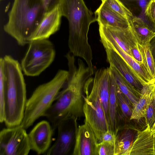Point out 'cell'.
I'll return each instance as SVG.
<instances>
[{"mask_svg": "<svg viewBox=\"0 0 155 155\" xmlns=\"http://www.w3.org/2000/svg\"><path fill=\"white\" fill-rule=\"evenodd\" d=\"M67 60L68 74L66 82L43 116L51 122L54 130L63 120H77L84 116V87L94 74L82 60L78 59L77 66L74 57H69Z\"/></svg>", "mask_w": 155, "mask_h": 155, "instance_id": "6da1fadb", "label": "cell"}, {"mask_svg": "<svg viewBox=\"0 0 155 155\" xmlns=\"http://www.w3.org/2000/svg\"><path fill=\"white\" fill-rule=\"evenodd\" d=\"M57 3L62 16L68 21L70 52L75 57L83 59L93 71L92 53L88 34L91 24L97 21L95 14L87 8L84 0H58Z\"/></svg>", "mask_w": 155, "mask_h": 155, "instance_id": "7a4b0ae2", "label": "cell"}, {"mask_svg": "<svg viewBox=\"0 0 155 155\" xmlns=\"http://www.w3.org/2000/svg\"><path fill=\"white\" fill-rule=\"evenodd\" d=\"M5 82L4 95V123L7 127L20 125L23 120L26 89L21 64L9 55L1 58Z\"/></svg>", "mask_w": 155, "mask_h": 155, "instance_id": "3957f363", "label": "cell"}, {"mask_svg": "<svg viewBox=\"0 0 155 155\" xmlns=\"http://www.w3.org/2000/svg\"><path fill=\"white\" fill-rule=\"evenodd\" d=\"M48 11L43 0H14L4 30L18 45L28 44Z\"/></svg>", "mask_w": 155, "mask_h": 155, "instance_id": "277c9868", "label": "cell"}, {"mask_svg": "<svg viewBox=\"0 0 155 155\" xmlns=\"http://www.w3.org/2000/svg\"><path fill=\"white\" fill-rule=\"evenodd\" d=\"M68 74V71L59 70L51 80L36 88L27 101L21 124L23 128L27 129L40 117L44 116L63 87Z\"/></svg>", "mask_w": 155, "mask_h": 155, "instance_id": "5b68a950", "label": "cell"}, {"mask_svg": "<svg viewBox=\"0 0 155 155\" xmlns=\"http://www.w3.org/2000/svg\"><path fill=\"white\" fill-rule=\"evenodd\" d=\"M21 65L24 74L28 76H38L53 61L56 54L54 47L48 39L32 40Z\"/></svg>", "mask_w": 155, "mask_h": 155, "instance_id": "8992f818", "label": "cell"}, {"mask_svg": "<svg viewBox=\"0 0 155 155\" xmlns=\"http://www.w3.org/2000/svg\"><path fill=\"white\" fill-rule=\"evenodd\" d=\"M83 108L84 122L94 133L98 143L103 134L109 129L103 108L96 87L92 81H88L84 90Z\"/></svg>", "mask_w": 155, "mask_h": 155, "instance_id": "52a82bcc", "label": "cell"}, {"mask_svg": "<svg viewBox=\"0 0 155 155\" xmlns=\"http://www.w3.org/2000/svg\"><path fill=\"white\" fill-rule=\"evenodd\" d=\"M26 129L21 125L0 132V155H27L31 150Z\"/></svg>", "mask_w": 155, "mask_h": 155, "instance_id": "ba28073f", "label": "cell"}, {"mask_svg": "<svg viewBox=\"0 0 155 155\" xmlns=\"http://www.w3.org/2000/svg\"><path fill=\"white\" fill-rule=\"evenodd\" d=\"M99 25L100 41L103 45H106L117 52L125 61L135 77L143 85L151 81L153 79L148 74L143 65L139 64L118 45L104 25Z\"/></svg>", "mask_w": 155, "mask_h": 155, "instance_id": "9c48e42d", "label": "cell"}, {"mask_svg": "<svg viewBox=\"0 0 155 155\" xmlns=\"http://www.w3.org/2000/svg\"><path fill=\"white\" fill-rule=\"evenodd\" d=\"M77 120L68 119L59 123L57 128L58 131L57 139L45 154L67 155L69 154L75 140L77 127Z\"/></svg>", "mask_w": 155, "mask_h": 155, "instance_id": "30bf717a", "label": "cell"}, {"mask_svg": "<svg viewBox=\"0 0 155 155\" xmlns=\"http://www.w3.org/2000/svg\"><path fill=\"white\" fill-rule=\"evenodd\" d=\"M54 131L47 121L38 123L28 134L31 150L38 154H45L50 147Z\"/></svg>", "mask_w": 155, "mask_h": 155, "instance_id": "8fae6325", "label": "cell"}, {"mask_svg": "<svg viewBox=\"0 0 155 155\" xmlns=\"http://www.w3.org/2000/svg\"><path fill=\"white\" fill-rule=\"evenodd\" d=\"M72 155H97V140L93 130L86 122L77 127Z\"/></svg>", "mask_w": 155, "mask_h": 155, "instance_id": "7c38bea8", "label": "cell"}, {"mask_svg": "<svg viewBox=\"0 0 155 155\" xmlns=\"http://www.w3.org/2000/svg\"><path fill=\"white\" fill-rule=\"evenodd\" d=\"M62 16L58 5L57 3L45 14L31 37L30 41L36 40L48 39L51 35L59 29Z\"/></svg>", "mask_w": 155, "mask_h": 155, "instance_id": "4fadbf2b", "label": "cell"}, {"mask_svg": "<svg viewBox=\"0 0 155 155\" xmlns=\"http://www.w3.org/2000/svg\"><path fill=\"white\" fill-rule=\"evenodd\" d=\"M110 65L114 67L124 78L140 94L143 85L135 77L123 58L110 47L103 45Z\"/></svg>", "mask_w": 155, "mask_h": 155, "instance_id": "5bb4252c", "label": "cell"}, {"mask_svg": "<svg viewBox=\"0 0 155 155\" xmlns=\"http://www.w3.org/2000/svg\"><path fill=\"white\" fill-rule=\"evenodd\" d=\"M110 69L102 68L97 70L92 78L93 83L97 89L104 111L106 118L110 129L108 108L110 95Z\"/></svg>", "mask_w": 155, "mask_h": 155, "instance_id": "9a60e30c", "label": "cell"}, {"mask_svg": "<svg viewBox=\"0 0 155 155\" xmlns=\"http://www.w3.org/2000/svg\"><path fill=\"white\" fill-rule=\"evenodd\" d=\"M154 134L147 125L144 130L137 131L136 138L127 155H154Z\"/></svg>", "mask_w": 155, "mask_h": 155, "instance_id": "2e32d148", "label": "cell"}, {"mask_svg": "<svg viewBox=\"0 0 155 155\" xmlns=\"http://www.w3.org/2000/svg\"><path fill=\"white\" fill-rule=\"evenodd\" d=\"M110 71L108 108V117L110 129L117 134L120 128V123L122 119L117 97L116 91L117 85L111 70Z\"/></svg>", "mask_w": 155, "mask_h": 155, "instance_id": "e0dca14e", "label": "cell"}, {"mask_svg": "<svg viewBox=\"0 0 155 155\" xmlns=\"http://www.w3.org/2000/svg\"><path fill=\"white\" fill-rule=\"evenodd\" d=\"M98 25L126 28L130 25L129 21L101 4L94 12Z\"/></svg>", "mask_w": 155, "mask_h": 155, "instance_id": "ac0fdd59", "label": "cell"}, {"mask_svg": "<svg viewBox=\"0 0 155 155\" xmlns=\"http://www.w3.org/2000/svg\"><path fill=\"white\" fill-rule=\"evenodd\" d=\"M155 79L143 85L139 100L134 107L130 120H139L144 117L146 110L150 102Z\"/></svg>", "mask_w": 155, "mask_h": 155, "instance_id": "d6986e66", "label": "cell"}, {"mask_svg": "<svg viewBox=\"0 0 155 155\" xmlns=\"http://www.w3.org/2000/svg\"><path fill=\"white\" fill-rule=\"evenodd\" d=\"M130 25L138 40L141 43H150L155 35V31L140 18L134 16L130 21Z\"/></svg>", "mask_w": 155, "mask_h": 155, "instance_id": "ffe728a7", "label": "cell"}, {"mask_svg": "<svg viewBox=\"0 0 155 155\" xmlns=\"http://www.w3.org/2000/svg\"><path fill=\"white\" fill-rule=\"evenodd\" d=\"M117 84L122 93L130 100L134 107L139 100L140 94L134 88L113 66L110 65Z\"/></svg>", "mask_w": 155, "mask_h": 155, "instance_id": "44dd1931", "label": "cell"}, {"mask_svg": "<svg viewBox=\"0 0 155 155\" xmlns=\"http://www.w3.org/2000/svg\"><path fill=\"white\" fill-rule=\"evenodd\" d=\"M133 131L127 129L118 132L115 144L114 155H127L133 142L134 137Z\"/></svg>", "mask_w": 155, "mask_h": 155, "instance_id": "7402d4cb", "label": "cell"}, {"mask_svg": "<svg viewBox=\"0 0 155 155\" xmlns=\"http://www.w3.org/2000/svg\"><path fill=\"white\" fill-rule=\"evenodd\" d=\"M137 44L142 58L143 65L152 79H155V61L150 46V43L143 44L137 38Z\"/></svg>", "mask_w": 155, "mask_h": 155, "instance_id": "603a6c76", "label": "cell"}, {"mask_svg": "<svg viewBox=\"0 0 155 155\" xmlns=\"http://www.w3.org/2000/svg\"><path fill=\"white\" fill-rule=\"evenodd\" d=\"M104 26L118 45L125 51L133 58L130 48L126 40V29L127 28H123L108 25Z\"/></svg>", "mask_w": 155, "mask_h": 155, "instance_id": "cb8c5ba5", "label": "cell"}, {"mask_svg": "<svg viewBox=\"0 0 155 155\" xmlns=\"http://www.w3.org/2000/svg\"><path fill=\"white\" fill-rule=\"evenodd\" d=\"M101 3L128 20L130 23L134 16L132 13L120 0H101Z\"/></svg>", "mask_w": 155, "mask_h": 155, "instance_id": "d4e9b609", "label": "cell"}, {"mask_svg": "<svg viewBox=\"0 0 155 155\" xmlns=\"http://www.w3.org/2000/svg\"><path fill=\"white\" fill-rule=\"evenodd\" d=\"M116 94L122 119L129 118L130 119L134 108L132 104L129 99L120 91L118 86Z\"/></svg>", "mask_w": 155, "mask_h": 155, "instance_id": "484cf974", "label": "cell"}, {"mask_svg": "<svg viewBox=\"0 0 155 155\" xmlns=\"http://www.w3.org/2000/svg\"><path fill=\"white\" fill-rule=\"evenodd\" d=\"M5 77L2 64L0 63V122L4 120V95L5 86Z\"/></svg>", "mask_w": 155, "mask_h": 155, "instance_id": "4316f807", "label": "cell"}, {"mask_svg": "<svg viewBox=\"0 0 155 155\" xmlns=\"http://www.w3.org/2000/svg\"><path fill=\"white\" fill-rule=\"evenodd\" d=\"M115 144L106 142L98 143L97 155H114Z\"/></svg>", "mask_w": 155, "mask_h": 155, "instance_id": "83f0119b", "label": "cell"}, {"mask_svg": "<svg viewBox=\"0 0 155 155\" xmlns=\"http://www.w3.org/2000/svg\"><path fill=\"white\" fill-rule=\"evenodd\" d=\"M144 117L147 125L149 126L151 128L155 122V101L153 92L150 101Z\"/></svg>", "mask_w": 155, "mask_h": 155, "instance_id": "f1b7e54d", "label": "cell"}, {"mask_svg": "<svg viewBox=\"0 0 155 155\" xmlns=\"http://www.w3.org/2000/svg\"><path fill=\"white\" fill-rule=\"evenodd\" d=\"M124 5L135 4L139 8L143 15L145 16V12L151 0H120Z\"/></svg>", "mask_w": 155, "mask_h": 155, "instance_id": "f546056e", "label": "cell"}, {"mask_svg": "<svg viewBox=\"0 0 155 155\" xmlns=\"http://www.w3.org/2000/svg\"><path fill=\"white\" fill-rule=\"evenodd\" d=\"M145 16L152 23L155 28V0H151L145 12Z\"/></svg>", "mask_w": 155, "mask_h": 155, "instance_id": "4dcf8cb0", "label": "cell"}, {"mask_svg": "<svg viewBox=\"0 0 155 155\" xmlns=\"http://www.w3.org/2000/svg\"><path fill=\"white\" fill-rule=\"evenodd\" d=\"M117 134L110 129H108L102 135L101 141L106 142L115 144Z\"/></svg>", "mask_w": 155, "mask_h": 155, "instance_id": "1f68e13d", "label": "cell"}, {"mask_svg": "<svg viewBox=\"0 0 155 155\" xmlns=\"http://www.w3.org/2000/svg\"><path fill=\"white\" fill-rule=\"evenodd\" d=\"M150 46L155 61V35L150 42Z\"/></svg>", "mask_w": 155, "mask_h": 155, "instance_id": "d6a6232c", "label": "cell"}, {"mask_svg": "<svg viewBox=\"0 0 155 155\" xmlns=\"http://www.w3.org/2000/svg\"><path fill=\"white\" fill-rule=\"evenodd\" d=\"M53 0H43L45 5L49 11V6Z\"/></svg>", "mask_w": 155, "mask_h": 155, "instance_id": "836d02e7", "label": "cell"}, {"mask_svg": "<svg viewBox=\"0 0 155 155\" xmlns=\"http://www.w3.org/2000/svg\"><path fill=\"white\" fill-rule=\"evenodd\" d=\"M152 132L153 134H155V122L151 128Z\"/></svg>", "mask_w": 155, "mask_h": 155, "instance_id": "e575fe53", "label": "cell"}, {"mask_svg": "<svg viewBox=\"0 0 155 155\" xmlns=\"http://www.w3.org/2000/svg\"><path fill=\"white\" fill-rule=\"evenodd\" d=\"M153 97L155 101V83L154 84L153 91Z\"/></svg>", "mask_w": 155, "mask_h": 155, "instance_id": "d590c367", "label": "cell"}, {"mask_svg": "<svg viewBox=\"0 0 155 155\" xmlns=\"http://www.w3.org/2000/svg\"><path fill=\"white\" fill-rule=\"evenodd\" d=\"M154 155H155V134H154Z\"/></svg>", "mask_w": 155, "mask_h": 155, "instance_id": "8d00e7d4", "label": "cell"}]
</instances>
